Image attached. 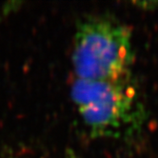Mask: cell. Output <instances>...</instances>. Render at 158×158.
<instances>
[{"instance_id": "3957f363", "label": "cell", "mask_w": 158, "mask_h": 158, "mask_svg": "<svg viewBox=\"0 0 158 158\" xmlns=\"http://www.w3.org/2000/svg\"><path fill=\"white\" fill-rule=\"evenodd\" d=\"M35 158H54V157H47V156H38V157H35ZM60 158H78L73 152H67L64 156L60 157Z\"/></svg>"}, {"instance_id": "6da1fadb", "label": "cell", "mask_w": 158, "mask_h": 158, "mask_svg": "<svg viewBox=\"0 0 158 158\" xmlns=\"http://www.w3.org/2000/svg\"><path fill=\"white\" fill-rule=\"evenodd\" d=\"M71 97L94 138L131 137L144 126L146 110L132 76L108 81L74 78Z\"/></svg>"}, {"instance_id": "7a4b0ae2", "label": "cell", "mask_w": 158, "mask_h": 158, "mask_svg": "<svg viewBox=\"0 0 158 158\" xmlns=\"http://www.w3.org/2000/svg\"><path fill=\"white\" fill-rule=\"evenodd\" d=\"M134 60L132 31L125 23L110 15H92L77 24L72 51L75 78L108 81L131 77Z\"/></svg>"}]
</instances>
